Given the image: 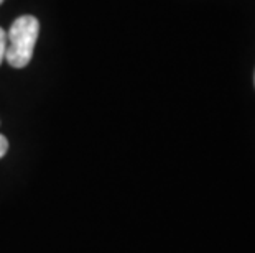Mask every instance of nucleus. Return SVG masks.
Here are the masks:
<instances>
[{"mask_svg": "<svg viewBox=\"0 0 255 253\" xmlns=\"http://www.w3.org/2000/svg\"><path fill=\"white\" fill-rule=\"evenodd\" d=\"M40 35V21L33 15H21L7 31V51L5 59L12 68L28 66Z\"/></svg>", "mask_w": 255, "mask_h": 253, "instance_id": "f257e3e1", "label": "nucleus"}, {"mask_svg": "<svg viewBox=\"0 0 255 253\" xmlns=\"http://www.w3.org/2000/svg\"><path fill=\"white\" fill-rule=\"evenodd\" d=\"M5 51H7V31L0 26V64L5 59Z\"/></svg>", "mask_w": 255, "mask_h": 253, "instance_id": "f03ea898", "label": "nucleus"}, {"mask_svg": "<svg viewBox=\"0 0 255 253\" xmlns=\"http://www.w3.org/2000/svg\"><path fill=\"white\" fill-rule=\"evenodd\" d=\"M7 152H8V140L0 133V158H3Z\"/></svg>", "mask_w": 255, "mask_h": 253, "instance_id": "7ed1b4c3", "label": "nucleus"}, {"mask_svg": "<svg viewBox=\"0 0 255 253\" xmlns=\"http://www.w3.org/2000/svg\"><path fill=\"white\" fill-rule=\"evenodd\" d=\"M3 2H5V0H0V5H2V3H3Z\"/></svg>", "mask_w": 255, "mask_h": 253, "instance_id": "20e7f679", "label": "nucleus"}]
</instances>
